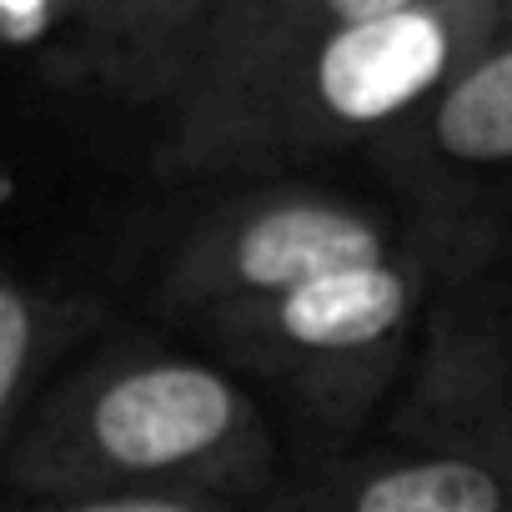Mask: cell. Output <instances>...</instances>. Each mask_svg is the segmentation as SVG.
Instances as JSON below:
<instances>
[{"label":"cell","instance_id":"cell-1","mask_svg":"<svg viewBox=\"0 0 512 512\" xmlns=\"http://www.w3.org/2000/svg\"><path fill=\"white\" fill-rule=\"evenodd\" d=\"M292 457L251 387L176 332L91 342L11 427L6 497L272 502Z\"/></svg>","mask_w":512,"mask_h":512},{"label":"cell","instance_id":"cell-2","mask_svg":"<svg viewBox=\"0 0 512 512\" xmlns=\"http://www.w3.org/2000/svg\"><path fill=\"white\" fill-rule=\"evenodd\" d=\"M497 41L502 0H417L327 36L211 116L161 131L151 166L166 186L337 166L417 116Z\"/></svg>","mask_w":512,"mask_h":512},{"label":"cell","instance_id":"cell-3","mask_svg":"<svg viewBox=\"0 0 512 512\" xmlns=\"http://www.w3.org/2000/svg\"><path fill=\"white\" fill-rule=\"evenodd\" d=\"M472 246L487 241H437L382 267H352L262 302L201 312L171 332L251 387L292 467H302L387 427L412 377L427 307Z\"/></svg>","mask_w":512,"mask_h":512},{"label":"cell","instance_id":"cell-4","mask_svg":"<svg viewBox=\"0 0 512 512\" xmlns=\"http://www.w3.org/2000/svg\"><path fill=\"white\" fill-rule=\"evenodd\" d=\"M181 191H196V201L151 241L141 267V307L161 332L332 272L382 267L437 241H472L377 176L347 181L332 166L226 176Z\"/></svg>","mask_w":512,"mask_h":512},{"label":"cell","instance_id":"cell-5","mask_svg":"<svg viewBox=\"0 0 512 512\" xmlns=\"http://www.w3.org/2000/svg\"><path fill=\"white\" fill-rule=\"evenodd\" d=\"M382 432L462 447L512 482V246H472L442 277Z\"/></svg>","mask_w":512,"mask_h":512},{"label":"cell","instance_id":"cell-6","mask_svg":"<svg viewBox=\"0 0 512 512\" xmlns=\"http://www.w3.org/2000/svg\"><path fill=\"white\" fill-rule=\"evenodd\" d=\"M357 161L452 231L512 246V36L482 51Z\"/></svg>","mask_w":512,"mask_h":512},{"label":"cell","instance_id":"cell-7","mask_svg":"<svg viewBox=\"0 0 512 512\" xmlns=\"http://www.w3.org/2000/svg\"><path fill=\"white\" fill-rule=\"evenodd\" d=\"M267 512H512V482L462 447L377 432L292 467Z\"/></svg>","mask_w":512,"mask_h":512},{"label":"cell","instance_id":"cell-8","mask_svg":"<svg viewBox=\"0 0 512 512\" xmlns=\"http://www.w3.org/2000/svg\"><path fill=\"white\" fill-rule=\"evenodd\" d=\"M201 0H86L71 86H91L156 126L181 101Z\"/></svg>","mask_w":512,"mask_h":512},{"label":"cell","instance_id":"cell-9","mask_svg":"<svg viewBox=\"0 0 512 512\" xmlns=\"http://www.w3.org/2000/svg\"><path fill=\"white\" fill-rule=\"evenodd\" d=\"M101 332V307L46 277L6 272L0 287V427H11Z\"/></svg>","mask_w":512,"mask_h":512},{"label":"cell","instance_id":"cell-10","mask_svg":"<svg viewBox=\"0 0 512 512\" xmlns=\"http://www.w3.org/2000/svg\"><path fill=\"white\" fill-rule=\"evenodd\" d=\"M287 6L292 0H201L191 71H186L181 101L166 111V121L191 111V106H201V101H211L221 86H231L236 71L256 56V46H262L272 36V26L287 16Z\"/></svg>","mask_w":512,"mask_h":512},{"label":"cell","instance_id":"cell-11","mask_svg":"<svg viewBox=\"0 0 512 512\" xmlns=\"http://www.w3.org/2000/svg\"><path fill=\"white\" fill-rule=\"evenodd\" d=\"M86 0H0V36L11 56L36 61L41 76L71 86Z\"/></svg>","mask_w":512,"mask_h":512},{"label":"cell","instance_id":"cell-12","mask_svg":"<svg viewBox=\"0 0 512 512\" xmlns=\"http://www.w3.org/2000/svg\"><path fill=\"white\" fill-rule=\"evenodd\" d=\"M272 502H231V497H6L0 512H267Z\"/></svg>","mask_w":512,"mask_h":512},{"label":"cell","instance_id":"cell-13","mask_svg":"<svg viewBox=\"0 0 512 512\" xmlns=\"http://www.w3.org/2000/svg\"><path fill=\"white\" fill-rule=\"evenodd\" d=\"M502 36H512V0H502Z\"/></svg>","mask_w":512,"mask_h":512}]
</instances>
